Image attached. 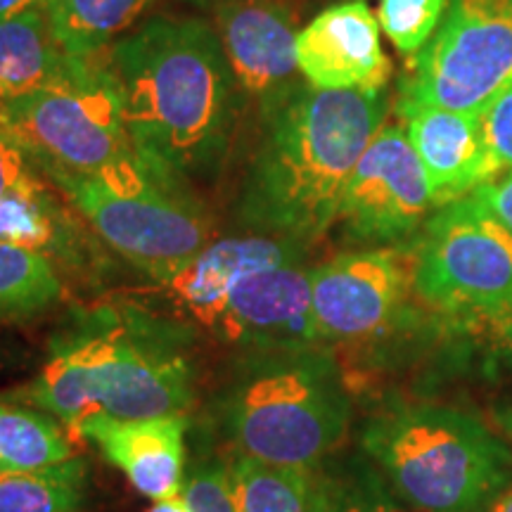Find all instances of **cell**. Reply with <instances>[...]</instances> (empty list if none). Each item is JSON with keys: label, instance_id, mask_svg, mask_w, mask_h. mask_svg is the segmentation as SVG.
Segmentation results:
<instances>
[{"label": "cell", "instance_id": "9", "mask_svg": "<svg viewBox=\"0 0 512 512\" xmlns=\"http://www.w3.org/2000/svg\"><path fill=\"white\" fill-rule=\"evenodd\" d=\"M311 304L320 342L330 351H373L434 318L415 294L413 242L349 249L313 266Z\"/></svg>", "mask_w": 512, "mask_h": 512}, {"label": "cell", "instance_id": "25", "mask_svg": "<svg viewBox=\"0 0 512 512\" xmlns=\"http://www.w3.org/2000/svg\"><path fill=\"white\" fill-rule=\"evenodd\" d=\"M0 240L41 254L48 249H67L69 216L46 183L0 202Z\"/></svg>", "mask_w": 512, "mask_h": 512}, {"label": "cell", "instance_id": "7", "mask_svg": "<svg viewBox=\"0 0 512 512\" xmlns=\"http://www.w3.org/2000/svg\"><path fill=\"white\" fill-rule=\"evenodd\" d=\"M415 294L439 318L512 304V230L475 195L448 202L413 240Z\"/></svg>", "mask_w": 512, "mask_h": 512}, {"label": "cell", "instance_id": "26", "mask_svg": "<svg viewBox=\"0 0 512 512\" xmlns=\"http://www.w3.org/2000/svg\"><path fill=\"white\" fill-rule=\"evenodd\" d=\"M448 0H380L377 22L403 60H413L430 43L444 19Z\"/></svg>", "mask_w": 512, "mask_h": 512}, {"label": "cell", "instance_id": "13", "mask_svg": "<svg viewBox=\"0 0 512 512\" xmlns=\"http://www.w3.org/2000/svg\"><path fill=\"white\" fill-rule=\"evenodd\" d=\"M209 332L254 354L328 349L313 320L311 268L292 261L240 275Z\"/></svg>", "mask_w": 512, "mask_h": 512}, {"label": "cell", "instance_id": "24", "mask_svg": "<svg viewBox=\"0 0 512 512\" xmlns=\"http://www.w3.org/2000/svg\"><path fill=\"white\" fill-rule=\"evenodd\" d=\"M86 475L81 458L46 470L0 475V512H81Z\"/></svg>", "mask_w": 512, "mask_h": 512}, {"label": "cell", "instance_id": "27", "mask_svg": "<svg viewBox=\"0 0 512 512\" xmlns=\"http://www.w3.org/2000/svg\"><path fill=\"white\" fill-rule=\"evenodd\" d=\"M183 501L190 512H238L230 489V472L223 463H202L185 477Z\"/></svg>", "mask_w": 512, "mask_h": 512}, {"label": "cell", "instance_id": "29", "mask_svg": "<svg viewBox=\"0 0 512 512\" xmlns=\"http://www.w3.org/2000/svg\"><path fill=\"white\" fill-rule=\"evenodd\" d=\"M484 140L498 171H512V86L482 112Z\"/></svg>", "mask_w": 512, "mask_h": 512}, {"label": "cell", "instance_id": "1", "mask_svg": "<svg viewBox=\"0 0 512 512\" xmlns=\"http://www.w3.org/2000/svg\"><path fill=\"white\" fill-rule=\"evenodd\" d=\"M105 53L133 152L183 185L219 174L245 107L214 24L157 15Z\"/></svg>", "mask_w": 512, "mask_h": 512}, {"label": "cell", "instance_id": "4", "mask_svg": "<svg viewBox=\"0 0 512 512\" xmlns=\"http://www.w3.org/2000/svg\"><path fill=\"white\" fill-rule=\"evenodd\" d=\"M361 446L420 512H489L512 482L508 441L451 403H392L366 422Z\"/></svg>", "mask_w": 512, "mask_h": 512}, {"label": "cell", "instance_id": "18", "mask_svg": "<svg viewBox=\"0 0 512 512\" xmlns=\"http://www.w3.org/2000/svg\"><path fill=\"white\" fill-rule=\"evenodd\" d=\"M95 57L64 53L50 27L46 3L0 22V100H15L76 81Z\"/></svg>", "mask_w": 512, "mask_h": 512}, {"label": "cell", "instance_id": "19", "mask_svg": "<svg viewBox=\"0 0 512 512\" xmlns=\"http://www.w3.org/2000/svg\"><path fill=\"white\" fill-rule=\"evenodd\" d=\"M155 0H46L50 27L64 53L98 57L126 36Z\"/></svg>", "mask_w": 512, "mask_h": 512}, {"label": "cell", "instance_id": "21", "mask_svg": "<svg viewBox=\"0 0 512 512\" xmlns=\"http://www.w3.org/2000/svg\"><path fill=\"white\" fill-rule=\"evenodd\" d=\"M74 458L57 418L29 403L0 401V475L36 472Z\"/></svg>", "mask_w": 512, "mask_h": 512}, {"label": "cell", "instance_id": "33", "mask_svg": "<svg viewBox=\"0 0 512 512\" xmlns=\"http://www.w3.org/2000/svg\"><path fill=\"white\" fill-rule=\"evenodd\" d=\"M150 512H190L188 503L183 501V496H171V498H162V501H155Z\"/></svg>", "mask_w": 512, "mask_h": 512}, {"label": "cell", "instance_id": "11", "mask_svg": "<svg viewBox=\"0 0 512 512\" xmlns=\"http://www.w3.org/2000/svg\"><path fill=\"white\" fill-rule=\"evenodd\" d=\"M430 178L399 121H384L344 188L335 226L363 247L408 245L437 211Z\"/></svg>", "mask_w": 512, "mask_h": 512}, {"label": "cell", "instance_id": "30", "mask_svg": "<svg viewBox=\"0 0 512 512\" xmlns=\"http://www.w3.org/2000/svg\"><path fill=\"white\" fill-rule=\"evenodd\" d=\"M472 195L482 200L512 230V171H505V174L491 178L489 183L479 185Z\"/></svg>", "mask_w": 512, "mask_h": 512}, {"label": "cell", "instance_id": "36", "mask_svg": "<svg viewBox=\"0 0 512 512\" xmlns=\"http://www.w3.org/2000/svg\"><path fill=\"white\" fill-rule=\"evenodd\" d=\"M323 3H330L332 5V3H335V0H323ZM337 3H342V0H337Z\"/></svg>", "mask_w": 512, "mask_h": 512}, {"label": "cell", "instance_id": "28", "mask_svg": "<svg viewBox=\"0 0 512 512\" xmlns=\"http://www.w3.org/2000/svg\"><path fill=\"white\" fill-rule=\"evenodd\" d=\"M36 169L27 152L0 128V202L38 188L43 178Z\"/></svg>", "mask_w": 512, "mask_h": 512}, {"label": "cell", "instance_id": "2", "mask_svg": "<svg viewBox=\"0 0 512 512\" xmlns=\"http://www.w3.org/2000/svg\"><path fill=\"white\" fill-rule=\"evenodd\" d=\"M392 105L387 91H318L306 83L252 119L256 143L235 200L238 221L309 249L335 228L344 188Z\"/></svg>", "mask_w": 512, "mask_h": 512}, {"label": "cell", "instance_id": "22", "mask_svg": "<svg viewBox=\"0 0 512 512\" xmlns=\"http://www.w3.org/2000/svg\"><path fill=\"white\" fill-rule=\"evenodd\" d=\"M62 299V280L46 254L0 240V320L41 316Z\"/></svg>", "mask_w": 512, "mask_h": 512}, {"label": "cell", "instance_id": "17", "mask_svg": "<svg viewBox=\"0 0 512 512\" xmlns=\"http://www.w3.org/2000/svg\"><path fill=\"white\" fill-rule=\"evenodd\" d=\"M185 415L117 420L93 415L76 425L100 453L124 472L140 494L162 501L181 496L185 482Z\"/></svg>", "mask_w": 512, "mask_h": 512}, {"label": "cell", "instance_id": "15", "mask_svg": "<svg viewBox=\"0 0 512 512\" xmlns=\"http://www.w3.org/2000/svg\"><path fill=\"white\" fill-rule=\"evenodd\" d=\"M392 114L425 166L437 207L472 195L479 185L501 176L486 147L482 114L444 110L406 98H394Z\"/></svg>", "mask_w": 512, "mask_h": 512}, {"label": "cell", "instance_id": "5", "mask_svg": "<svg viewBox=\"0 0 512 512\" xmlns=\"http://www.w3.org/2000/svg\"><path fill=\"white\" fill-rule=\"evenodd\" d=\"M219 418L242 456L313 470L347 434L351 401L330 349L254 354Z\"/></svg>", "mask_w": 512, "mask_h": 512}, {"label": "cell", "instance_id": "16", "mask_svg": "<svg viewBox=\"0 0 512 512\" xmlns=\"http://www.w3.org/2000/svg\"><path fill=\"white\" fill-rule=\"evenodd\" d=\"M306 247L273 235H235L209 242L188 266L157 283V292L181 313L183 320L211 328L230 287L252 268L304 261Z\"/></svg>", "mask_w": 512, "mask_h": 512}, {"label": "cell", "instance_id": "10", "mask_svg": "<svg viewBox=\"0 0 512 512\" xmlns=\"http://www.w3.org/2000/svg\"><path fill=\"white\" fill-rule=\"evenodd\" d=\"M512 86V0H448L425 48L406 62L396 98L482 114Z\"/></svg>", "mask_w": 512, "mask_h": 512}, {"label": "cell", "instance_id": "8", "mask_svg": "<svg viewBox=\"0 0 512 512\" xmlns=\"http://www.w3.org/2000/svg\"><path fill=\"white\" fill-rule=\"evenodd\" d=\"M0 128L43 176L95 174L136 155L102 55L76 81L0 100Z\"/></svg>", "mask_w": 512, "mask_h": 512}, {"label": "cell", "instance_id": "23", "mask_svg": "<svg viewBox=\"0 0 512 512\" xmlns=\"http://www.w3.org/2000/svg\"><path fill=\"white\" fill-rule=\"evenodd\" d=\"M434 335L456 344L463 358H477L479 370L494 382L512 413V304L465 318H439Z\"/></svg>", "mask_w": 512, "mask_h": 512}, {"label": "cell", "instance_id": "32", "mask_svg": "<svg viewBox=\"0 0 512 512\" xmlns=\"http://www.w3.org/2000/svg\"><path fill=\"white\" fill-rule=\"evenodd\" d=\"M46 3V0H0V22H5V19L19 15V12L34 8V5H41Z\"/></svg>", "mask_w": 512, "mask_h": 512}, {"label": "cell", "instance_id": "20", "mask_svg": "<svg viewBox=\"0 0 512 512\" xmlns=\"http://www.w3.org/2000/svg\"><path fill=\"white\" fill-rule=\"evenodd\" d=\"M230 489L238 512H320L325 491L311 470H292L238 456L228 465Z\"/></svg>", "mask_w": 512, "mask_h": 512}, {"label": "cell", "instance_id": "12", "mask_svg": "<svg viewBox=\"0 0 512 512\" xmlns=\"http://www.w3.org/2000/svg\"><path fill=\"white\" fill-rule=\"evenodd\" d=\"M245 112L261 117L306 79L297 64V12L285 0H230L211 10Z\"/></svg>", "mask_w": 512, "mask_h": 512}, {"label": "cell", "instance_id": "31", "mask_svg": "<svg viewBox=\"0 0 512 512\" xmlns=\"http://www.w3.org/2000/svg\"><path fill=\"white\" fill-rule=\"evenodd\" d=\"M320 512H401L394 505L382 501H335L330 494L323 498Z\"/></svg>", "mask_w": 512, "mask_h": 512}, {"label": "cell", "instance_id": "35", "mask_svg": "<svg viewBox=\"0 0 512 512\" xmlns=\"http://www.w3.org/2000/svg\"><path fill=\"white\" fill-rule=\"evenodd\" d=\"M183 3H188V5H192V8H197V10H216V8H219V5L230 3V0H183Z\"/></svg>", "mask_w": 512, "mask_h": 512}, {"label": "cell", "instance_id": "34", "mask_svg": "<svg viewBox=\"0 0 512 512\" xmlns=\"http://www.w3.org/2000/svg\"><path fill=\"white\" fill-rule=\"evenodd\" d=\"M489 512H512V482L508 484V489L496 498V503L491 505Z\"/></svg>", "mask_w": 512, "mask_h": 512}, {"label": "cell", "instance_id": "6", "mask_svg": "<svg viewBox=\"0 0 512 512\" xmlns=\"http://www.w3.org/2000/svg\"><path fill=\"white\" fill-rule=\"evenodd\" d=\"M55 183L107 247L155 283L188 266L211 242V226L183 183L138 155L95 174H53Z\"/></svg>", "mask_w": 512, "mask_h": 512}, {"label": "cell", "instance_id": "3", "mask_svg": "<svg viewBox=\"0 0 512 512\" xmlns=\"http://www.w3.org/2000/svg\"><path fill=\"white\" fill-rule=\"evenodd\" d=\"M24 403L74 427L93 415L117 420L185 415L190 363L147 316H102L55 342Z\"/></svg>", "mask_w": 512, "mask_h": 512}, {"label": "cell", "instance_id": "14", "mask_svg": "<svg viewBox=\"0 0 512 512\" xmlns=\"http://www.w3.org/2000/svg\"><path fill=\"white\" fill-rule=\"evenodd\" d=\"M380 31L366 0L328 5L299 29V72L318 91H387L392 62L382 48Z\"/></svg>", "mask_w": 512, "mask_h": 512}]
</instances>
